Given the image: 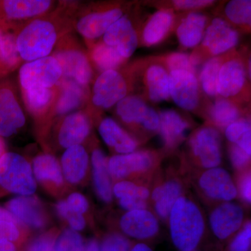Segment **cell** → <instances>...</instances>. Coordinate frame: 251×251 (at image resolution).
I'll use <instances>...</instances> for the list:
<instances>
[{
  "label": "cell",
  "instance_id": "6da1fadb",
  "mask_svg": "<svg viewBox=\"0 0 251 251\" xmlns=\"http://www.w3.org/2000/svg\"><path fill=\"white\" fill-rule=\"evenodd\" d=\"M79 4V1H58L48 14L18 28L16 46L23 62L50 55L59 39L74 30V17Z\"/></svg>",
  "mask_w": 251,
  "mask_h": 251
},
{
  "label": "cell",
  "instance_id": "7a4b0ae2",
  "mask_svg": "<svg viewBox=\"0 0 251 251\" xmlns=\"http://www.w3.org/2000/svg\"><path fill=\"white\" fill-rule=\"evenodd\" d=\"M169 224L175 247L179 251H196L205 229L204 218L197 204L181 196L170 213Z\"/></svg>",
  "mask_w": 251,
  "mask_h": 251
},
{
  "label": "cell",
  "instance_id": "3957f363",
  "mask_svg": "<svg viewBox=\"0 0 251 251\" xmlns=\"http://www.w3.org/2000/svg\"><path fill=\"white\" fill-rule=\"evenodd\" d=\"M50 55L60 64L62 78L74 80L90 89V84L94 80V70L87 50L72 32L59 39Z\"/></svg>",
  "mask_w": 251,
  "mask_h": 251
},
{
  "label": "cell",
  "instance_id": "277c9868",
  "mask_svg": "<svg viewBox=\"0 0 251 251\" xmlns=\"http://www.w3.org/2000/svg\"><path fill=\"white\" fill-rule=\"evenodd\" d=\"M120 3L79 4L74 17V29L85 39L94 42L104 35L108 28L125 14Z\"/></svg>",
  "mask_w": 251,
  "mask_h": 251
},
{
  "label": "cell",
  "instance_id": "5b68a950",
  "mask_svg": "<svg viewBox=\"0 0 251 251\" xmlns=\"http://www.w3.org/2000/svg\"><path fill=\"white\" fill-rule=\"evenodd\" d=\"M120 70L104 72L94 79L90 103L87 107L94 119L99 111L112 108L129 95L131 75L126 69Z\"/></svg>",
  "mask_w": 251,
  "mask_h": 251
},
{
  "label": "cell",
  "instance_id": "8992f818",
  "mask_svg": "<svg viewBox=\"0 0 251 251\" xmlns=\"http://www.w3.org/2000/svg\"><path fill=\"white\" fill-rule=\"evenodd\" d=\"M239 34L227 21L215 18L208 23L202 40L190 55L194 67L229 52L237 45Z\"/></svg>",
  "mask_w": 251,
  "mask_h": 251
},
{
  "label": "cell",
  "instance_id": "52a82bcc",
  "mask_svg": "<svg viewBox=\"0 0 251 251\" xmlns=\"http://www.w3.org/2000/svg\"><path fill=\"white\" fill-rule=\"evenodd\" d=\"M0 187L18 196H32L37 184L30 163L21 155L6 152L0 158Z\"/></svg>",
  "mask_w": 251,
  "mask_h": 251
},
{
  "label": "cell",
  "instance_id": "ba28073f",
  "mask_svg": "<svg viewBox=\"0 0 251 251\" xmlns=\"http://www.w3.org/2000/svg\"><path fill=\"white\" fill-rule=\"evenodd\" d=\"M57 87L55 101L49 117L40 128L41 135L62 117L87 108L90 103V89L85 88L69 79L61 78Z\"/></svg>",
  "mask_w": 251,
  "mask_h": 251
},
{
  "label": "cell",
  "instance_id": "9c48e42d",
  "mask_svg": "<svg viewBox=\"0 0 251 251\" xmlns=\"http://www.w3.org/2000/svg\"><path fill=\"white\" fill-rule=\"evenodd\" d=\"M93 120L90 110L84 108L54 122L43 135L53 127L56 142L61 148L82 145L90 137Z\"/></svg>",
  "mask_w": 251,
  "mask_h": 251
},
{
  "label": "cell",
  "instance_id": "30bf717a",
  "mask_svg": "<svg viewBox=\"0 0 251 251\" xmlns=\"http://www.w3.org/2000/svg\"><path fill=\"white\" fill-rule=\"evenodd\" d=\"M120 121L130 128H142L150 133L159 128V114L138 95H128L115 105Z\"/></svg>",
  "mask_w": 251,
  "mask_h": 251
},
{
  "label": "cell",
  "instance_id": "8fae6325",
  "mask_svg": "<svg viewBox=\"0 0 251 251\" xmlns=\"http://www.w3.org/2000/svg\"><path fill=\"white\" fill-rule=\"evenodd\" d=\"M62 77V70L57 59L49 55L23 64L19 69L21 89L55 87Z\"/></svg>",
  "mask_w": 251,
  "mask_h": 251
},
{
  "label": "cell",
  "instance_id": "7c38bea8",
  "mask_svg": "<svg viewBox=\"0 0 251 251\" xmlns=\"http://www.w3.org/2000/svg\"><path fill=\"white\" fill-rule=\"evenodd\" d=\"M25 120L14 82L9 77L0 80V137L14 135Z\"/></svg>",
  "mask_w": 251,
  "mask_h": 251
},
{
  "label": "cell",
  "instance_id": "4fadbf2b",
  "mask_svg": "<svg viewBox=\"0 0 251 251\" xmlns=\"http://www.w3.org/2000/svg\"><path fill=\"white\" fill-rule=\"evenodd\" d=\"M57 4L51 0H0V25H22L48 14Z\"/></svg>",
  "mask_w": 251,
  "mask_h": 251
},
{
  "label": "cell",
  "instance_id": "5bb4252c",
  "mask_svg": "<svg viewBox=\"0 0 251 251\" xmlns=\"http://www.w3.org/2000/svg\"><path fill=\"white\" fill-rule=\"evenodd\" d=\"M193 156L206 169L219 167L222 161L221 137L212 126H204L196 130L189 140Z\"/></svg>",
  "mask_w": 251,
  "mask_h": 251
},
{
  "label": "cell",
  "instance_id": "9a60e30c",
  "mask_svg": "<svg viewBox=\"0 0 251 251\" xmlns=\"http://www.w3.org/2000/svg\"><path fill=\"white\" fill-rule=\"evenodd\" d=\"M247 76V67L239 55H225L220 69L218 95L221 98L235 101L245 89Z\"/></svg>",
  "mask_w": 251,
  "mask_h": 251
},
{
  "label": "cell",
  "instance_id": "2e32d148",
  "mask_svg": "<svg viewBox=\"0 0 251 251\" xmlns=\"http://www.w3.org/2000/svg\"><path fill=\"white\" fill-rule=\"evenodd\" d=\"M155 162V155L148 150L114 155L108 158L109 174L112 179L124 180L150 171L154 166Z\"/></svg>",
  "mask_w": 251,
  "mask_h": 251
},
{
  "label": "cell",
  "instance_id": "e0dca14e",
  "mask_svg": "<svg viewBox=\"0 0 251 251\" xmlns=\"http://www.w3.org/2000/svg\"><path fill=\"white\" fill-rule=\"evenodd\" d=\"M170 97L180 108L193 111L199 106L201 90L195 74L183 71L170 72Z\"/></svg>",
  "mask_w": 251,
  "mask_h": 251
},
{
  "label": "cell",
  "instance_id": "ac0fdd59",
  "mask_svg": "<svg viewBox=\"0 0 251 251\" xmlns=\"http://www.w3.org/2000/svg\"><path fill=\"white\" fill-rule=\"evenodd\" d=\"M5 208L23 227L41 229L49 221L42 203L36 196H18L8 201Z\"/></svg>",
  "mask_w": 251,
  "mask_h": 251
},
{
  "label": "cell",
  "instance_id": "d6986e66",
  "mask_svg": "<svg viewBox=\"0 0 251 251\" xmlns=\"http://www.w3.org/2000/svg\"><path fill=\"white\" fill-rule=\"evenodd\" d=\"M33 173L36 182L48 192L58 196L65 189V179L58 160L50 153H41L33 160Z\"/></svg>",
  "mask_w": 251,
  "mask_h": 251
},
{
  "label": "cell",
  "instance_id": "ffe728a7",
  "mask_svg": "<svg viewBox=\"0 0 251 251\" xmlns=\"http://www.w3.org/2000/svg\"><path fill=\"white\" fill-rule=\"evenodd\" d=\"M102 41L117 50L124 58L133 55L139 44V38L131 20L124 15L108 28Z\"/></svg>",
  "mask_w": 251,
  "mask_h": 251
},
{
  "label": "cell",
  "instance_id": "44dd1931",
  "mask_svg": "<svg viewBox=\"0 0 251 251\" xmlns=\"http://www.w3.org/2000/svg\"><path fill=\"white\" fill-rule=\"evenodd\" d=\"M203 193L211 199L230 202L237 196V188L232 176L224 168L207 169L201 175L198 181Z\"/></svg>",
  "mask_w": 251,
  "mask_h": 251
},
{
  "label": "cell",
  "instance_id": "7402d4cb",
  "mask_svg": "<svg viewBox=\"0 0 251 251\" xmlns=\"http://www.w3.org/2000/svg\"><path fill=\"white\" fill-rule=\"evenodd\" d=\"M244 218V211L240 206L226 202L212 211L209 216V224L214 235L224 240L240 229Z\"/></svg>",
  "mask_w": 251,
  "mask_h": 251
},
{
  "label": "cell",
  "instance_id": "603a6c76",
  "mask_svg": "<svg viewBox=\"0 0 251 251\" xmlns=\"http://www.w3.org/2000/svg\"><path fill=\"white\" fill-rule=\"evenodd\" d=\"M120 228L128 237L148 240L159 232V223L153 213L147 209L128 211L122 216Z\"/></svg>",
  "mask_w": 251,
  "mask_h": 251
},
{
  "label": "cell",
  "instance_id": "cb8c5ba5",
  "mask_svg": "<svg viewBox=\"0 0 251 251\" xmlns=\"http://www.w3.org/2000/svg\"><path fill=\"white\" fill-rule=\"evenodd\" d=\"M21 96L28 113L34 119L39 129L49 117L57 97V87L21 89Z\"/></svg>",
  "mask_w": 251,
  "mask_h": 251
},
{
  "label": "cell",
  "instance_id": "d4e9b609",
  "mask_svg": "<svg viewBox=\"0 0 251 251\" xmlns=\"http://www.w3.org/2000/svg\"><path fill=\"white\" fill-rule=\"evenodd\" d=\"M21 26L0 25V80L9 77L24 62L16 46V34Z\"/></svg>",
  "mask_w": 251,
  "mask_h": 251
},
{
  "label": "cell",
  "instance_id": "484cf974",
  "mask_svg": "<svg viewBox=\"0 0 251 251\" xmlns=\"http://www.w3.org/2000/svg\"><path fill=\"white\" fill-rule=\"evenodd\" d=\"M99 133L107 146L117 154L132 153L138 148V143L134 137L110 117L100 120Z\"/></svg>",
  "mask_w": 251,
  "mask_h": 251
},
{
  "label": "cell",
  "instance_id": "4316f807",
  "mask_svg": "<svg viewBox=\"0 0 251 251\" xmlns=\"http://www.w3.org/2000/svg\"><path fill=\"white\" fill-rule=\"evenodd\" d=\"M64 179L69 184H80L85 180L90 166V157L83 145L66 149L60 162Z\"/></svg>",
  "mask_w": 251,
  "mask_h": 251
},
{
  "label": "cell",
  "instance_id": "83f0119b",
  "mask_svg": "<svg viewBox=\"0 0 251 251\" xmlns=\"http://www.w3.org/2000/svg\"><path fill=\"white\" fill-rule=\"evenodd\" d=\"M170 73L163 62L149 64L144 72L143 82L147 97L152 103L169 100Z\"/></svg>",
  "mask_w": 251,
  "mask_h": 251
},
{
  "label": "cell",
  "instance_id": "f1b7e54d",
  "mask_svg": "<svg viewBox=\"0 0 251 251\" xmlns=\"http://www.w3.org/2000/svg\"><path fill=\"white\" fill-rule=\"evenodd\" d=\"M175 18L174 12L171 9L157 11L145 23L140 35V43L147 47L159 44L171 31Z\"/></svg>",
  "mask_w": 251,
  "mask_h": 251
},
{
  "label": "cell",
  "instance_id": "f546056e",
  "mask_svg": "<svg viewBox=\"0 0 251 251\" xmlns=\"http://www.w3.org/2000/svg\"><path fill=\"white\" fill-rule=\"evenodd\" d=\"M209 20L199 12L189 13L181 19L176 28V36L180 46L184 49H195L201 44Z\"/></svg>",
  "mask_w": 251,
  "mask_h": 251
},
{
  "label": "cell",
  "instance_id": "4dcf8cb0",
  "mask_svg": "<svg viewBox=\"0 0 251 251\" xmlns=\"http://www.w3.org/2000/svg\"><path fill=\"white\" fill-rule=\"evenodd\" d=\"M87 54L93 67L99 74L110 70H118L125 65L128 59L117 52L116 49L107 45L103 41L85 44Z\"/></svg>",
  "mask_w": 251,
  "mask_h": 251
},
{
  "label": "cell",
  "instance_id": "1f68e13d",
  "mask_svg": "<svg viewBox=\"0 0 251 251\" xmlns=\"http://www.w3.org/2000/svg\"><path fill=\"white\" fill-rule=\"evenodd\" d=\"M159 132L165 146L174 148L184 139L190 126L179 113L172 109L159 114Z\"/></svg>",
  "mask_w": 251,
  "mask_h": 251
},
{
  "label": "cell",
  "instance_id": "d6a6232c",
  "mask_svg": "<svg viewBox=\"0 0 251 251\" xmlns=\"http://www.w3.org/2000/svg\"><path fill=\"white\" fill-rule=\"evenodd\" d=\"M112 193L121 207L127 211L146 209L150 195L148 188L126 180L118 181L112 186Z\"/></svg>",
  "mask_w": 251,
  "mask_h": 251
},
{
  "label": "cell",
  "instance_id": "836d02e7",
  "mask_svg": "<svg viewBox=\"0 0 251 251\" xmlns=\"http://www.w3.org/2000/svg\"><path fill=\"white\" fill-rule=\"evenodd\" d=\"M108 161V158L101 149L95 148L92 150L91 163L94 189L98 197L105 203L111 202L113 196Z\"/></svg>",
  "mask_w": 251,
  "mask_h": 251
},
{
  "label": "cell",
  "instance_id": "e575fe53",
  "mask_svg": "<svg viewBox=\"0 0 251 251\" xmlns=\"http://www.w3.org/2000/svg\"><path fill=\"white\" fill-rule=\"evenodd\" d=\"M182 185L176 179L168 180L154 188L151 193L155 211L162 219L169 217L173 206L181 196Z\"/></svg>",
  "mask_w": 251,
  "mask_h": 251
},
{
  "label": "cell",
  "instance_id": "d590c367",
  "mask_svg": "<svg viewBox=\"0 0 251 251\" xmlns=\"http://www.w3.org/2000/svg\"><path fill=\"white\" fill-rule=\"evenodd\" d=\"M211 121L221 128H226L231 124L241 118L240 109L235 102L220 98L209 109Z\"/></svg>",
  "mask_w": 251,
  "mask_h": 251
},
{
  "label": "cell",
  "instance_id": "8d00e7d4",
  "mask_svg": "<svg viewBox=\"0 0 251 251\" xmlns=\"http://www.w3.org/2000/svg\"><path fill=\"white\" fill-rule=\"evenodd\" d=\"M225 59V55L218 56L208 59L204 62L200 74L199 79L202 90L210 97L218 96V82L220 69Z\"/></svg>",
  "mask_w": 251,
  "mask_h": 251
},
{
  "label": "cell",
  "instance_id": "74e56055",
  "mask_svg": "<svg viewBox=\"0 0 251 251\" xmlns=\"http://www.w3.org/2000/svg\"><path fill=\"white\" fill-rule=\"evenodd\" d=\"M224 14L229 23L249 30L251 23L250 0H232L226 4Z\"/></svg>",
  "mask_w": 251,
  "mask_h": 251
},
{
  "label": "cell",
  "instance_id": "f35d334b",
  "mask_svg": "<svg viewBox=\"0 0 251 251\" xmlns=\"http://www.w3.org/2000/svg\"><path fill=\"white\" fill-rule=\"evenodd\" d=\"M226 138L251 155V126L250 120L240 118L226 128Z\"/></svg>",
  "mask_w": 251,
  "mask_h": 251
},
{
  "label": "cell",
  "instance_id": "ab89813d",
  "mask_svg": "<svg viewBox=\"0 0 251 251\" xmlns=\"http://www.w3.org/2000/svg\"><path fill=\"white\" fill-rule=\"evenodd\" d=\"M85 244L78 232L66 229L57 235L53 251H84Z\"/></svg>",
  "mask_w": 251,
  "mask_h": 251
},
{
  "label": "cell",
  "instance_id": "60d3db41",
  "mask_svg": "<svg viewBox=\"0 0 251 251\" xmlns=\"http://www.w3.org/2000/svg\"><path fill=\"white\" fill-rule=\"evenodd\" d=\"M162 62L166 66L168 72L183 71L196 75V67L191 62L190 55L183 52H173L166 55Z\"/></svg>",
  "mask_w": 251,
  "mask_h": 251
},
{
  "label": "cell",
  "instance_id": "b9f144b4",
  "mask_svg": "<svg viewBox=\"0 0 251 251\" xmlns=\"http://www.w3.org/2000/svg\"><path fill=\"white\" fill-rule=\"evenodd\" d=\"M55 209L59 217L67 223L70 229L78 232L85 228L86 226L85 217L83 215L71 211L64 200L59 201L56 204Z\"/></svg>",
  "mask_w": 251,
  "mask_h": 251
},
{
  "label": "cell",
  "instance_id": "7bdbcfd3",
  "mask_svg": "<svg viewBox=\"0 0 251 251\" xmlns=\"http://www.w3.org/2000/svg\"><path fill=\"white\" fill-rule=\"evenodd\" d=\"M131 248L129 239L119 233L108 234L99 245L100 251H130Z\"/></svg>",
  "mask_w": 251,
  "mask_h": 251
},
{
  "label": "cell",
  "instance_id": "ee69618b",
  "mask_svg": "<svg viewBox=\"0 0 251 251\" xmlns=\"http://www.w3.org/2000/svg\"><path fill=\"white\" fill-rule=\"evenodd\" d=\"M58 232L49 231L41 234L29 244L27 251H53L54 243Z\"/></svg>",
  "mask_w": 251,
  "mask_h": 251
},
{
  "label": "cell",
  "instance_id": "f6af8a7d",
  "mask_svg": "<svg viewBox=\"0 0 251 251\" xmlns=\"http://www.w3.org/2000/svg\"><path fill=\"white\" fill-rule=\"evenodd\" d=\"M251 242V222H247L232 239L229 245V251H249Z\"/></svg>",
  "mask_w": 251,
  "mask_h": 251
},
{
  "label": "cell",
  "instance_id": "bcb514c9",
  "mask_svg": "<svg viewBox=\"0 0 251 251\" xmlns=\"http://www.w3.org/2000/svg\"><path fill=\"white\" fill-rule=\"evenodd\" d=\"M229 155L232 166L236 169H243L250 162L251 155L234 144L231 143L229 148Z\"/></svg>",
  "mask_w": 251,
  "mask_h": 251
},
{
  "label": "cell",
  "instance_id": "7dc6e473",
  "mask_svg": "<svg viewBox=\"0 0 251 251\" xmlns=\"http://www.w3.org/2000/svg\"><path fill=\"white\" fill-rule=\"evenodd\" d=\"M68 207L71 211L83 215L89 209L87 198L80 193H73L66 200Z\"/></svg>",
  "mask_w": 251,
  "mask_h": 251
},
{
  "label": "cell",
  "instance_id": "c3c4849f",
  "mask_svg": "<svg viewBox=\"0 0 251 251\" xmlns=\"http://www.w3.org/2000/svg\"><path fill=\"white\" fill-rule=\"evenodd\" d=\"M214 4L210 0H176L171 3L174 9L181 11L204 9Z\"/></svg>",
  "mask_w": 251,
  "mask_h": 251
},
{
  "label": "cell",
  "instance_id": "681fc988",
  "mask_svg": "<svg viewBox=\"0 0 251 251\" xmlns=\"http://www.w3.org/2000/svg\"><path fill=\"white\" fill-rule=\"evenodd\" d=\"M239 191L244 201L248 203L251 201V177L250 173L244 175L239 184Z\"/></svg>",
  "mask_w": 251,
  "mask_h": 251
},
{
  "label": "cell",
  "instance_id": "f907efd6",
  "mask_svg": "<svg viewBox=\"0 0 251 251\" xmlns=\"http://www.w3.org/2000/svg\"><path fill=\"white\" fill-rule=\"evenodd\" d=\"M17 245L0 234V251H17Z\"/></svg>",
  "mask_w": 251,
  "mask_h": 251
},
{
  "label": "cell",
  "instance_id": "816d5d0a",
  "mask_svg": "<svg viewBox=\"0 0 251 251\" xmlns=\"http://www.w3.org/2000/svg\"><path fill=\"white\" fill-rule=\"evenodd\" d=\"M84 251H100L98 242L95 239H91L85 244Z\"/></svg>",
  "mask_w": 251,
  "mask_h": 251
},
{
  "label": "cell",
  "instance_id": "f5cc1de1",
  "mask_svg": "<svg viewBox=\"0 0 251 251\" xmlns=\"http://www.w3.org/2000/svg\"><path fill=\"white\" fill-rule=\"evenodd\" d=\"M130 251H153L147 244H143V243H140V244H135L131 248Z\"/></svg>",
  "mask_w": 251,
  "mask_h": 251
},
{
  "label": "cell",
  "instance_id": "db71d44e",
  "mask_svg": "<svg viewBox=\"0 0 251 251\" xmlns=\"http://www.w3.org/2000/svg\"><path fill=\"white\" fill-rule=\"evenodd\" d=\"M6 153V145L4 140L0 137V158Z\"/></svg>",
  "mask_w": 251,
  "mask_h": 251
},
{
  "label": "cell",
  "instance_id": "11a10c76",
  "mask_svg": "<svg viewBox=\"0 0 251 251\" xmlns=\"http://www.w3.org/2000/svg\"><path fill=\"white\" fill-rule=\"evenodd\" d=\"M197 251L196 250V251Z\"/></svg>",
  "mask_w": 251,
  "mask_h": 251
}]
</instances>
